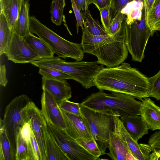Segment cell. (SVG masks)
Here are the masks:
<instances>
[{
	"label": "cell",
	"mask_w": 160,
	"mask_h": 160,
	"mask_svg": "<svg viewBox=\"0 0 160 160\" xmlns=\"http://www.w3.org/2000/svg\"><path fill=\"white\" fill-rule=\"evenodd\" d=\"M93 83L99 90L125 94L141 100L150 97L149 78L127 62L113 67L102 65Z\"/></svg>",
	"instance_id": "obj_1"
},
{
	"label": "cell",
	"mask_w": 160,
	"mask_h": 160,
	"mask_svg": "<svg viewBox=\"0 0 160 160\" xmlns=\"http://www.w3.org/2000/svg\"><path fill=\"white\" fill-rule=\"evenodd\" d=\"M125 37L123 23L120 30L113 36L93 35L84 28L81 44L84 53L97 58L98 64L113 67L123 62L128 56Z\"/></svg>",
	"instance_id": "obj_2"
},
{
	"label": "cell",
	"mask_w": 160,
	"mask_h": 160,
	"mask_svg": "<svg viewBox=\"0 0 160 160\" xmlns=\"http://www.w3.org/2000/svg\"><path fill=\"white\" fill-rule=\"evenodd\" d=\"M135 98L125 94L115 92L108 93L99 90L89 95L80 105L95 110L110 109L114 112H117L120 117L140 115L142 102Z\"/></svg>",
	"instance_id": "obj_3"
},
{
	"label": "cell",
	"mask_w": 160,
	"mask_h": 160,
	"mask_svg": "<svg viewBox=\"0 0 160 160\" xmlns=\"http://www.w3.org/2000/svg\"><path fill=\"white\" fill-rule=\"evenodd\" d=\"M35 66L52 68L63 72L88 89L94 86L95 76L101 68L97 61H66L58 57L41 58L31 63Z\"/></svg>",
	"instance_id": "obj_4"
},
{
	"label": "cell",
	"mask_w": 160,
	"mask_h": 160,
	"mask_svg": "<svg viewBox=\"0 0 160 160\" xmlns=\"http://www.w3.org/2000/svg\"><path fill=\"white\" fill-rule=\"evenodd\" d=\"M29 29L45 42L58 57L70 58L77 61H81L84 52L81 44L69 41L58 35L42 24L34 16L29 19Z\"/></svg>",
	"instance_id": "obj_5"
},
{
	"label": "cell",
	"mask_w": 160,
	"mask_h": 160,
	"mask_svg": "<svg viewBox=\"0 0 160 160\" xmlns=\"http://www.w3.org/2000/svg\"><path fill=\"white\" fill-rule=\"evenodd\" d=\"M80 107L83 116L102 155L106 154L109 135L114 129V117L117 112H114L110 109L95 110L84 106Z\"/></svg>",
	"instance_id": "obj_6"
},
{
	"label": "cell",
	"mask_w": 160,
	"mask_h": 160,
	"mask_svg": "<svg viewBox=\"0 0 160 160\" xmlns=\"http://www.w3.org/2000/svg\"><path fill=\"white\" fill-rule=\"evenodd\" d=\"M31 101L25 94L16 97L6 107L3 119H1L11 145L13 160H16L18 137L25 123V108Z\"/></svg>",
	"instance_id": "obj_7"
},
{
	"label": "cell",
	"mask_w": 160,
	"mask_h": 160,
	"mask_svg": "<svg viewBox=\"0 0 160 160\" xmlns=\"http://www.w3.org/2000/svg\"><path fill=\"white\" fill-rule=\"evenodd\" d=\"M123 22L125 32V44L132 57V60L141 62L148 40L154 33L147 25L144 8L141 19L128 24Z\"/></svg>",
	"instance_id": "obj_8"
},
{
	"label": "cell",
	"mask_w": 160,
	"mask_h": 160,
	"mask_svg": "<svg viewBox=\"0 0 160 160\" xmlns=\"http://www.w3.org/2000/svg\"><path fill=\"white\" fill-rule=\"evenodd\" d=\"M48 129L53 138L69 160H97L76 140L69 136L65 131L48 124Z\"/></svg>",
	"instance_id": "obj_9"
},
{
	"label": "cell",
	"mask_w": 160,
	"mask_h": 160,
	"mask_svg": "<svg viewBox=\"0 0 160 160\" xmlns=\"http://www.w3.org/2000/svg\"><path fill=\"white\" fill-rule=\"evenodd\" d=\"M25 122H28L30 124L40 148L42 160H47L45 132L48 124L41 110L32 101L25 108Z\"/></svg>",
	"instance_id": "obj_10"
},
{
	"label": "cell",
	"mask_w": 160,
	"mask_h": 160,
	"mask_svg": "<svg viewBox=\"0 0 160 160\" xmlns=\"http://www.w3.org/2000/svg\"><path fill=\"white\" fill-rule=\"evenodd\" d=\"M8 59L15 63L32 62L40 59L24 40L13 32L11 40L4 53Z\"/></svg>",
	"instance_id": "obj_11"
},
{
	"label": "cell",
	"mask_w": 160,
	"mask_h": 160,
	"mask_svg": "<svg viewBox=\"0 0 160 160\" xmlns=\"http://www.w3.org/2000/svg\"><path fill=\"white\" fill-rule=\"evenodd\" d=\"M117 112L114 117L113 130L109 135L108 148L109 152L106 153L112 160H131L136 159L121 132V120Z\"/></svg>",
	"instance_id": "obj_12"
},
{
	"label": "cell",
	"mask_w": 160,
	"mask_h": 160,
	"mask_svg": "<svg viewBox=\"0 0 160 160\" xmlns=\"http://www.w3.org/2000/svg\"><path fill=\"white\" fill-rule=\"evenodd\" d=\"M41 101V111L47 124L65 130L66 125L61 109L47 90H43Z\"/></svg>",
	"instance_id": "obj_13"
},
{
	"label": "cell",
	"mask_w": 160,
	"mask_h": 160,
	"mask_svg": "<svg viewBox=\"0 0 160 160\" xmlns=\"http://www.w3.org/2000/svg\"><path fill=\"white\" fill-rule=\"evenodd\" d=\"M61 110L66 125L65 131L69 136L75 140L79 138L94 139L82 115H77Z\"/></svg>",
	"instance_id": "obj_14"
},
{
	"label": "cell",
	"mask_w": 160,
	"mask_h": 160,
	"mask_svg": "<svg viewBox=\"0 0 160 160\" xmlns=\"http://www.w3.org/2000/svg\"><path fill=\"white\" fill-rule=\"evenodd\" d=\"M42 89L47 90L59 106L64 100L71 98V88L66 80L60 81L44 76H42Z\"/></svg>",
	"instance_id": "obj_15"
},
{
	"label": "cell",
	"mask_w": 160,
	"mask_h": 160,
	"mask_svg": "<svg viewBox=\"0 0 160 160\" xmlns=\"http://www.w3.org/2000/svg\"><path fill=\"white\" fill-rule=\"evenodd\" d=\"M141 101L140 115L149 129L152 131L160 130V107L148 97Z\"/></svg>",
	"instance_id": "obj_16"
},
{
	"label": "cell",
	"mask_w": 160,
	"mask_h": 160,
	"mask_svg": "<svg viewBox=\"0 0 160 160\" xmlns=\"http://www.w3.org/2000/svg\"><path fill=\"white\" fill-rule=\"evenodd\" d=\"M121 120L126 131L136 141L148 134L149 129L141 116L122 117Z\"/></svg>",
	"instance_id": "obj_17"
},
{
	"label": "cell",
	"mask_w": 160,
	"mask_h": 160,
	"mask_svg": "<svg viewBox=\"0 0 160 160\" xmlns=\"http://www.w3.org/2000/svg\"><path fill=\"white\" fill-rule=\"evenodd\" d=\"M121 130L122 135L136 160H150L149 155L152 151L151 146L149 144L145 143L138 144L126 131L121 121Z\"/></svg>",
	"instance_id": "obj_18"
},
{
	"label": "cell",
	"mask_w": 160,
	"mask_h": 160,
	"mask_svg": "<svg viewBox=\"0 0 160 160\" xmlns=\"http://www.w3.org/2000/svg\"><path fill=\"white\" fill-rule=\"evenodd\" d=\"M24 1L0 0V12L4 13L12 31L18 19Z\"/></svg>",
	"instance_id": "obj_19"
},
{
	"label": "cell",
	"mask_w": 160,
	"mask_h": 160,
	"mask_svg": "<svg viewBox=\"0 0 160 160\" xmlns=\"http://www.w3.org/2000/svg\"><path fill=\"white\" fill-rule=\"evenodd\" d=\"M29 1L24 0L23 1L18 19L12 31L23 38L31 33L29 27Z\"/></svg>",
	"instance_id": "obj_20"
},
{
	"label": "cell",
	"mask_w": 160,
	"mask_h": 160,
	"mask_svg": "<svg viewBox=\"0 0 160 160\" xmlns=\"http://www.w3.org/2000/svg\"><path fill=\"white\" fill-rule=\"evenodd\" d=\"M24 38L41 59L54 57V53L51 48L41 38L30 33Z\"/></svg>",
	"instance_id": "obj_21"
},
{
	"label": "cell",
	"mask_w": 160,
	"mask_h": 160,
	"mask_svg": "<svg viewBox=\"0 0 160 160\" xmlns=\"http://www.w3.org/2000/svg\"><path fill=\"white\" fill-rule=\"evenodd\" d=\"M45 139L47 160H69L53 138L48 127L45 132Z\"/></svg>",
	"instance_id": "obj_22"
},
{
	"label": "cell",
	"mask_w": 160,
	"mask_h": 160,
	"mask_svg": "<svg viewBox=\"0 0 160 160\" xmlns=\"http://www.w3.org/2000/svg\"><path fill=\"white\" fill-rule=\"evenodd\" d=\"M12 32L2 12L0 13V55L4 53L12 37Z\"/></svg>",
	"instance_id": "obj_23"
},
{
	"label": "cell",
	"mask_w": 160,
	"mask_h": 160,
	"mask_svg": "<svg viewBox=\"0 0 160 160\" xmlns=\"http://www.w3.org/2000/svg\"><path fill=\"white\" fill-rule=\"evenodd\" d=\"M84 28L89 33L94 35L101 36L108 34L103 27L96 21L92 17L90 11L87 10L82 12Z\"/></svg>",
	"instance_id": "obj_24"
},
{
	"label": "cell",
	"mask_w": 160,
	"mask_h": 160,
	"mask_svg": "<svg viewBox=\"0 0 160 160\" xmlns=\"http://www.w3.org/2000/svg\"><path fill=\"white\" fill-rule=\"evenodd\" d=\"M0 160H13L11 145L1 119L0 129Z\"/></svg>",
	"instance_id": "obj_25"
},
{
	"label": "cell",
	"mask_w": 160,
	"mask_h": 160,
	"mask_svg": "<svg viewBox=\"0 0 160 160\" xmlns=\"http://www.w3.org/2000/svg\"><path fill=\"white\" fill-rule=\"evenodd\" d=\"M145 20L147 25L154 33L160 31V0H155Z\"/></svg>",
	"instance_id": "obj_26"
},
{
	"label": "cell",
	"mask_w": 160,
	"mask_h": 160,
	"mask_svg": "<svg viewBox=\"0 0 160 160\" xmlns=\"http://www.w3.org/2000/svg\"><path fill=\"white\" fill-rule=\"evenodd\" d=\"M31 151L30 140L26 141L20 131L17 138L16 160H30Z\"/></svg>",
	"instance_id": "obj_27"
},
{
	"label": "cell",
	"mask_w": 160,
	"mask_h": 160,
	"mask_svg": "<svg viewBox=\"0 0 160 160\" xmlns=\"http://www.w3.org/2000/svg\"><path fill=\"white\" fill-rule=\"evenodd\" d=\"M76 140L91 154L98 158V160L100 159L99 157L102 156L101 153L95 139L79 138Z\"/></svg>",
	"instance_id": "obj_28"
},
{
	"label": "cell",
	"mask_w": 160,
	"mask_h": 160,
	"mask_svg": "<svg viewBox=\"0 0 160 160\" xmlns=\"http://www.w3.org/2000/svg\"><path fill=\"white\" fill-rule=\"evenodd\" d=\"M39 68L38 73L42 76L62 81L70 79L68 75L60 71L47 67H40Z\"/></svg>",
	"instance_id": "obj_29"
},
{
	"label": "cell",
	"mask_w": 160,
	"mask_h": 160,
	"mask_svg": "<svg viewBox=\"0 0 160 160\" xmlns=\"http://www.w3.org/2000/svg\"><path fill=\"white\" fill-rule=\"evenodd\" d=\"M150 86L148 94L149 97L160 100V70L155 75L149 78Z\"/></svg>",
	"instance_id": "obj_30"
},
{
	"label": "cell",
	"mask_w": 160,
	"mask_h": 160,
	"mask_svg": "<svg viewBox=\"0 0 160 160\" xmlns=\"http://www.w3.org/2000/svg\"><path fill=\"white\" fill-rule=\"evenodd\" d=\"M64 8L54 2H52L50 6L51 19L55 25L59 26L62 24L63 17Z\"/></svg>",
	"instance_id": "obj_31"
},
{
	"label": "cell",
	"mask_w": 160,
	"mask_h": 160,
	"mask_svg": "<svg viewBox=\"0 0 160 160\" xmlns=\"http://www.w3.org/2000/svg\"><path fill=\"white\" fill-rule=\"evenodd\" d=\"M127 17V15L121 13H118L112 20L109 30L108 34L113 36L121 29L122 23Z\"/></svg>",
	"instance_id": "obj_32"
},
{
	"label": "cell",
	"mask_w": 160,
	"mask_h": 160,
	"mask_svg": "<svg viewBox=\"0 0 160 160\" xmlns=\"http://www.w3.org/2000/svg\"><path fill=\"white\" fill-rule=\"evenodd\" d=\"M137 0H111L110 5L111 22L117 14L121 12L128 3Z\"/></svg>",
	"instance_id": "obj_33"
},
{
	"label": "cell",
	"mask_w": 160,
	"mask_h": 160,
	"mask_svg": "<svg viewBox=\"0 0 160 160\" xmlns=\"http://www.w3.org/2000/svg\"><path fill=\"white\" fill-rule=\"evenodd\" d=\"M61 109L77 115H82L80 104L69 101L64 100L59 105Z\"/></svg>",
	"instance_id": "obj_34"
},
{
	"label": "cell",
	"mask_w": 160,
	"mask_h": 160,
	"mask_svg": "<svg viewBox=\"0 0 160 160\" xmlns=\"http://www.w3.org/2000/svg\"><path fill=\"white\" fill-rule=\"evenodd\" d=\"M99 11L102 26L108 34L109 30L111 23L110 6L102 8Z\"/></svg>",
	"instance_id": "obj_35"
},
{
	"label": "cell",
	"mask_w": 160,
	"mask_h": 160,
	"mask_svg": "<svg viewBox=\"0 0 160 160\" xmlns=\"http://www.w3.org/2000/svg\"><path fill=\"white\" fill-rule=\"evenodd\" d=\"M72 6L77 21V33L79 32V27H81L82 30L84 29L83 22L82 12L81 10L78 6L74 0H71Z\"/></svg>",
	"instance_id": "obj_36"
},
{
	"label": "cell",
	"mask_w": 160,
	"mask_h": 160,
	"mask_svg": "<svg viewBox=\"0 0 160 160\" xmlns=\"http://www.w3.org/2000/svg\"><path fill=\"white\" fill-rule=\"evenodd\" d=\"M148 143L151 147L152 151L160 149V130L151 134L149 138Z\"/></svg>",
	"instance_id": "obj_37"
},
{
	"label": "cell",
	"mask_w": 160,
	"mask_h": 160,
	"mask_svg": "<svg viewBox=\"0 0 160 160\" xmlns=\"http://www.w3.org/2000/svg\"><path fill=\"white\" fill-rule=\"evenodd\" d=\"M30 141L36 160H42L40 148L32 131Z\"/></svg>",
	"instance_id": "obj_38"
},
{
	"label": "cell",
	"mask_w": 160,
	"mask_h": 160,
	"mask_svg": "<svg viewBox=\"0 0 160 160\" xmlns=\"http://www.w3.org/2000/svg\"><path fill=\"white\" fill-rule=\"evenodd\" d=\"M32 130L29 122H26L22 127L20 132L23 138L27 141L30 140Z\"/></svg>",
	"instance_id": "obj_39"
},
{
	"label": "cell",
	"mask_w": 160,
	"mask_h": 160,
	"mask_svg": "<svg viewBox=\"0 0 160 160\" xmlns=\"http://www.w3.org/2000/svg\"><path fill=\"white\" fill-rule=\"evenodd\" d=\"M81 11H85L88 10V6L93 3V0H74Z\"/></svg>",
	"instance_id": "obj_40"
},
{
	"label": "cell",
	"mask_w": 160,
	"mask_h": 160,
	"mask_svg": "<svg viewBox=\"0 0 160 160\" xmlns=\"http://www.w3.org/2000/svg\"><path fill=\"white\" fill-rule=\"evenodd\" d=\"M8 82V80L6 77V68L5 65H2L1 62L0 66V84L5 87Z\"/></svg>",
	"instance_id": "obj_41"
},
{
	"label": "cell",
	"mask_w": 160,
	"mask_h": 160,
	"mask_svg": "<svg viewBox=\"0 0 160 160\" xmlns=\"http://www.w3.org/2000/svg\"><path fill=\"white\" fill-rule=\"evenodd\" d=\"M111 0H93L94 4L100 10L102 8L110 6Z\"/></svg>",
	"instance_id": "obj_42"
},
{
	"label": "cell",
	"mask_w": 160,
	"mask_h": 160,
	"mask_svg": "<svg viewBox=\"0 0 160 160\" xmlns=\"http://www.w3.org/2000/svg\"><path fill=\"white\" fill-rule=\"evenodd\" d=\"M155 0H143L145 19L147 17Z\"/></svg>",
	"instance_id": "obj_43"
},
{
	"label": "cell",
	"mask_w": 160,
	"mask_h": 160,
	"mask_svg": "<svg viewBox=\"0 0 160 160\" xmlns=\"http://www.w3.org/2000/svg\"><path fill=\"white\" fill-rule=\"evenodd\" d=\"M52 2H56L59 6L63 8L65 5V0H52Z\"/></svg>",
	"instance_id": "obj_44"
},
{
	"label": "cell",
	"mask_w": 160,
	"mask_h": 160,
	"mask_svg": "<svg viewBox=\"0 0 160 160\" xmlns=\"http://www.w3.org/2000/svg\"></svg>",
	"instance_id": "obj_45"
}]
</instances>
